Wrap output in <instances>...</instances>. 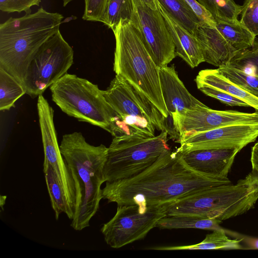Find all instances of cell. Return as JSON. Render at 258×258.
I'll list each match as a JSON object with an SVG mask.
<instances>
[{"label": "cell", "instance_id": "18", "mask_svg": "<svg viewBox=\"0 0 258 258\" xmlns=\"http://www.w3.org/2000/svg\"><path fill=\"white\" fill-rule=\"evenodd\" d=\"M158 9L164 17L172 38L176 56L181 57L192 68L205 62L195 35L177 23L159 3Z\"/></svg>", "mask_w": 258, "mask_h": 258}, {"label": "cell", "instance_id": "28", "mask_svg": "<svg viewBox=\"0 0 258 258\" xmlns=\"http://www.w3.org/2000/svg\"><path fill=\"white\" fill-rule=\"evenodd\" d=\"M217 69L233 83L258 98L257 76L248 74L244 71L228 64L219 67Z\"/></svg>", "mask_w": 258, "mask_h": 258}, {"label": "cell", "instance_id": "3", "mask_svg": "<svg viewBox=\"0 0 258 258\" xmlns=\"http://www.w3.org/2000/svg\"><path fill=\"white\" fill-rule=\"evenodd\" d=\"M63 16L42 7L0 24V68L23 85L28 66L41 46L59 30Z\"/></svg>", "mask_w": 258, "mask_h": 258}, {"label": "cell", "instance_id": "26", "mask_svg": "<svg viewBox=\"0 0 258 258\" xmlns=\"http://www.w3.org/2000/svg\"><path fill=\"white\" fill-rule=\"evenodd\" d=\"M26 93L23 85L13 76L0 68V110H9Z\"/></svg>", "mask_w": 258, "mask_h": 258}, {"label": "cell", "instance_id": "14", "mask_svg": "<svg viewBox=\"0 0 258 258\" xmlns=\"http://www.w3.org/2000/svg\"><path fill=\"white\" fill-rule=\"evenodd\" d=\"M258 137V124L226 126L181 137L180 151L224 149L241 146L254 142Z\"/></svg>", "mask_w": 258, "mask_h": 258}, {"label": "cell", "instance_id": "23", "mask_svg": "<svg viewBox=\"0 0 258 258\" xmlns=\"http://www.w3.org/2000/svg\"><path fill=\"white\" fill-rule=\"evenodd\" d=\"M168 14L187 31L195 35L198 27L203 22L184 0H158Z\"/></svg>", "mask_w": 258, "mask_h": 258}, {"label": "cell", "instance_id": "37", "mask_svg": "<svg viewBox=\"0 0 258 258\" xmlns=\"http://www.w3.org/2000/svg\"><path fill=\"white\" fill-rule=\"evenodd\" d=\"M149 7L152 9L157 10L158 2V0H140Z\"/></svg>", "mask_w": 258, "mask_h": 258}, {"label": "cell", "instance_id": "30", "mask_svg": "<svg viewBox=\"0 0 258 258\" xmlns=\"http://www.w3.org/2000/svg\"><path fill=\"white\" fill-rule=\"evenodd\" d=\"M239 21L255 36L258 35V0H244Z\"/></svg>", "mask_w": 258, "mask_h": 258}, {"label": "cell", "instance_id": "11", "mask_svg": "<svg viewBox=\"0 0 258 258\" xmlns=\"http://www.w3.org/2000/svg\"><path fill=\"white\" fill-rule=\"evenodd\" d=\"M135 13L131 22L139 30L151 58L159 67L167 66L176 56L175 45L165 20L157 10L134 0Z\"/></svg>", "mask_w": 258, "mask_h": 258}, {"label": "cell", "instance_id": "21", "mask_svg": "<svg viewBox=\"0 0 258 258\" xmlns=\"http://www.w3.org/2000/svg\"><path fill=\"white\" fill-rule=\"evenodd\" d=\"M215 22V27L236 53L251 47L254 44L256 36L239 20Z\"/></svg>", "mask_w": 258, "mask_h": 258}, {"label": "cell", "instance_id": "15", "mask_svg": "<svg viewBox=\"0 0 258 258\" xmlns=\"http://www.w3.org/2000/svg\"><path fill=\"white\" fill-rule=\"evenodd\" d=\"M243 148L238 146L189 151L177 150L186 164L194 171L213 178L226 180L236 155Z\"/></svg>", "mask_w": 258, "mask_h": 258}, {"label": "cell", "instance_id": "10", "mask_svg": "<svg viewBox=\"0 0 258 258\" xmlns=\"http://www.w3.org/2000/svg\"><path fill=\"white\" fill-rule=\"evenodd\" d=\"M169 204L150 206L145 211L135 205L117 206L114 216L101 229L106 243L119 248L144 239L167 216Z\"/></svg>", "mask_w": 258, "mask_h": 258}, {"label": "cell", "instance_id": "32", "mask_svg": "<svg viewBox=\"0 0 258 258\" xmlns=\"http://www.w3.org/2000/svg\"><path fill=\"white\" fill-rule=\"evenodd\" d=\"M41 0H0L1 11L8 13L25 12L31 14V7L39 6Z\"/></svg>", "mask_w": 258, "mask_h": 258}, {"label": "cell", "instance_id": "9", "mask_svg": "<svg viewBox=\"0 0 258 258\" xmlns=\"http://www.w3.org/2000/svg\"><path fill=\"white\" fill-rule=\"evenodd\" d=\"M74 50L60 30L48 39L31 60L23 83L32 98L46 89L67 73L73 64Z\"/></svg>", "mask_w": 258, "mask_h": 258}, {"label": "cell", "instance_id": "6", "mask_svg": "<svg viewBox=\"0 0 258 258\" xmlns=\"http://www.w3.org/2000/svg\"><path fill=\"white\" fill-rule=\"evenodd\" d=\"M52 101L68 115L110 133L119 118L98 86L66 74L50 87Z\"/></svg>", "mask_w": 258, "mask_h": 258}, {"label": "cell", "instance_id": "31", "mask_svg": "<svg viewBox=\"0 0 258 258\" xmlns=\"http://www.w3.org/2000/svg\"><path fill=\"white\" fill-rule=\"evenodd\" d=\"M198 88L204 94L219 100L231 106L249 107L244 101L218 88L206 84H197Z\"/></svg>", "mask_w": 258, "mask_h": 258}, {"label": "cell", "instance_id": "24", "mask_svg": "<svg viewBox=\"0 0 258 258\" xmlns=\"http://www.w3.org/2000/svg\"><path fill=\"white\" fill-rule=\"evenodd\" d=\"M222 221L192 215L166 216L161 219L157 227L160 229L194 228L215 230L221 229Z\"/></svg>", "mask_w": 258, "mask_h": 258}, {"label": "cell", "instance_id": "38", "mask_svg": "<svg viewBox=\"0 0 258 258\" xmlns=\"http://www.w3.org/2000/svg\"><path fill=\"white\" fill-rule=\"evenodd\" d=\"M6 199V196H1L0 204H1V207L2 208V209H3V207L4 206V205L5 204Z\"/></svg>", "mask_w": 258, "mask_h": 258}, {"label": "cell", "instance_id": "34", "mask_svg": "<svg viewBox=\"0 0 258 258\" xmlns=\"http://www.w3.org/2000/svg\"><path fill=\"white\" fill-rule=\"evenodd\" d=\"M193 9L195 13L203 22L215 26L216 22L210 13L200 4L197 0H184Z\"/></svg>", "mask_w": 258, "mask_h": 258}, {"label": "cell", "instance_id": "36", "mask_svg": "<svg viewBox=\"0 0 258 258\" xmlns=\"http://www.w3.org/2000/svg\"><path fill=\"white\" fill-rule=\"evenodd\" d=\"M250 162L252 170L258 171V142L251 148Z\"/></svg>", "mask_w": 258, "mask_h": 258}, {"label": "cell", "instance_id": "27", "mask_svg": "<svg viewBox=\"0 0 258 258\" xmlns=\"http://www.w3.org/2000/svg\"><path fill=\"white\" fill-rule=\"evenodd\" d=\"M197 1L210 13L215 21L238 20L242 6L236 4L234 0Z\"/></svg>", "mask_w": 258, "mask_h": 258}, {"label": "cell", "instance_id": "29", "mask_svg": "<svg viewBox=\"0 0 258 258\" xmlns=\"http://www.w3.org/2000/svg\"><path fill=\"white\" fill-rule=\"evenodd\" d=\"M227 64L258 77V43L237 53Z\"/></svg>", "mask_w": 258, "mask_h": 258}, {"label": "cell", "instance_id": "19", "mask_svg": "<svg viewBox=\"0 0 258 258\" xmlns=\"http://www.w3.org/2000/svg\"><path fill=\"white\" fill-rule=\"evenodd\" d=\"M197 84H206L221 89L247 103L258 112V98L234 84L217 69H206L199 72Z\"/></svg>", "mask_w": 258, "mask_h": 258}, {"label": "cell", "instance_id": "16", "mask_svg": "<svg viewBox=\"0 0 258 258\" xmlns=\"http://www.w3.org/2000/svg\"><path fill=\"white\" fill-rule=\"evenodd\" d=\"M162 93L167 111L165 125L168 130L174 128L172 113L189 109L200 103L187 90L178 77L174 64L159 68Z\"/></svg>", "mask_w": 258, "mask_h": 258}, {"label": "cell", "instance_id": "33", "mask_svg": "<svg viewBox=\"0 0 258 258\" xmlns=\"http://www.w3.org/2000/svg\"><path fill=\"white\" fill-rule=\"evenodd\" d=\"M85 10L82 18L88 21L101 22L107 0H84Z\"/></svg>", "mask_w": 258, "mask_h": 258}, {"label": "cell", "instance_id": "5", "mask_svg": "<svg viewBox=\"0 0 258 258\" xmlns=\"http://www.w3.org/2000/svg\"><path fill=\"white\" fill-rule=\"evenodd\" d=\"M258 200V171L235 184L215 186L168 205L167 216L192 215L220 221L246 213Z\"/></svg>", "mask_w": 258, "mask_h": 258}, {"label": "cell", "instance_id": "8", "mask_svg": "<svg viewBox=\"0 0 258 258\" xmlns=\"http://www.w3.org/2000/svg\"><path fill=\"white\" fill-rule=\"evenodd\" d=\"M101 92L130 134L153 137L155 128L164 131L165 117L145 95L120 76L116 75L108 88Z\"/></svg>", "mask_w": 258, "mask_h": 258}, {"label": "cell", "instance_id": "2", "mask_svg": "<svg viewBox=\"0 0 258 258\" xmlns=\"http://www.w3.org/2000/svg\"><path fill=\"white\" fill-rule=\"evenodd\" d=\"M74 180L76 204L71 224L77 231L90 226L102 197L101 186L105 182L104 168L108 148L87 143L80 132L64 135L59 145Z\"/></svg>", "mask_w": 258, "mask_h": 258}, {"label": "cell", "instance_id": "7", "mask_svg": "<svg viewBox=\"0 0 258 258\" xmlns=\"http://www.w3.org/2000/svg\"><path fill=\"white\" fill-rule=\"evenodd\" d=\"M167 136L164 131L153 137L135 134L114 137L108 148L105 182L130 178L150 167L161 154L170 150Z\"/></svg>", "mask_w": 258, "mask_h": 258}, {"label": "cell", "instance_id": "22", "mask_svg": "<svg viewBox=\"0 0 258 258\" xmlns=\"http://www.w3.org/2000/svg\"><path fill=\"white\" fill-rule=\"evenodd\" d=\"M43 172L46 183L50 197L51 207L54 212L56 220L64 213L69 219L72 220L74 212L70 209L63 190L50 164L44 160Z\"/></svg>", "mask_w": 258, "mask_h": 258}, {"label": "cell", "instance_id": "39", "mask_svg": "<svg viewBox=\"0 0 258 258\" xmlns=\"http://www.w3.org/2000/svg\"><path fill=\"white\" fill-rule=\"evenodd\" d=\"M73 0H62L63 6L66 7L69 3H70Z\"/></svg>", "mask_w": 258, "mask_h": 258}, {"label": "cell", "instance_id": "25", "mask_svg": "<svg viewBox=\"0 0 258 258\" xmlns=\"http://www.w3.org/2000/svg\"><path fill=\"white\" fill-rule=\"evenodd\" d=\"M135 13L134 0H107L101 22L113 30L121 20L131 21Z\"/></svg>", "mask_w": 258, "mask_h": 258}, {"label": "cell", "instance_id": "1", "mask_svg": "<svg viewBox=\"0 0 258 258\" xmlns=\"http://www.w3.org/2000/svg\"><path fill=\"white\" fill-rule=\"evenodd\" d=\"M231 183L228 179L213 178L189 168L179 152H163L150 167L130 178L106 182L103 199L117 206L149 207L173 203L208 188Z\"/></svg>", "mask_w": 258, "mask_h": 258}, {"label": "cell", "instance_id": "20", "mask_svg": "<svg viewBox=\"0 0 258 258\" xmlns=\"http://www.w3.org/2000/svg\"><path fill=\"white\" fill-rule=\"evenodd\" d=\"M243 237L231 239L227 236L223 229L213 230L207 234L201 242L189 245L160 246L150 248L152 249L162 250H232L243 249L241 244Z\"/></svg>", "mask_w": 258, "mask_h": 258}, {"label": "cell", "instance_id": "13", "mask_svg": "<svg viewBox=\"0 0 258 258\" xmlns=\"http://www.w3.org/2000/svg\"><path fill=\"white\" fill-rule=\"evenodd\" d=\"M37 107L44 159L52 167L62 187L68 205L75 214L76 195L74 182L58 144L53 121V110L42 95L38 97Z\"/></svg>", "mask_w": 258, "mask_h": 258}, {"label": "cell", "instance_id": "12", "mask_svg": "<svg viewBox=\"0 0 258 258\" xmlns=\"http://www.w3.org/2000/svg\"><path fill=\"white\" fill-rule=\"evenodd\" d=\"M175 128L184 136L218 127L240 124H258V112L216 110L203 103L180 112L172 113Z\"/></svg>", "mask_w": 258, "mask_h": 258}, {"label": "cell", "instance_id": "17", "mask_svg": "<svg viewBox=\"0 0 258 258\" xmlns=\"http://www.w3.org/2000/svg\"><path fill=\"white\" fill-rule=\"evenodd\" d=\"M195 36L205 62L219 68L227 64L236 54L215 26L202 22L197 28Z\"/></svg>", "mask_w": 258, "mask_h": 258}, {"label": "cell", "instance_id": "4", "mask_svg": "<svg viewBox=\"0 0 258 258\" xmlns=\"http://www.w3.org/2000/svg\"><path fill=\"white\" fill-rule=\"evenodd\" d=\"M115 38L113 70L145 95L166 118L167 111L161 88L159 68L131 21L121 20L112 30Z\"/></svg>", "mask_w": 258, "mask_h": 258}, {"label": "cell", "instance_id": "35", "mask_svg": "<svg viewBox=\"0 0 258 258\" xmlns=\"http://www.w3.org/2000/svg\"><path fill=\"white\" fill-rule=\"evenodd\" d=\"M242 242L245 246L243 249H258V238L245 236Z\"/></svg>", "mask_w": 258, "mask_h": 258}]
</instances>
